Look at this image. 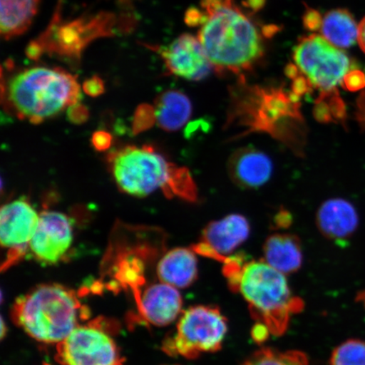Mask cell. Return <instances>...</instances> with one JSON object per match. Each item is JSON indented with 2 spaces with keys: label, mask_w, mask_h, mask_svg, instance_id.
Instances as JSON below:
<instances>
[{
  "label": "cell",
  "mask_w": 365,
  "mask_h": 365,
  "mask_svg": "<svg viewBox=\"0 0 365 365\" xmlns=\"http://www.w3.org/2000/svg\"><path fill=\"white\" fill-rule=\"evenodd\" d=\"M243 365H309V359L299 351H280L263 349L255 353Z\"/></svg>",
  "instance_id": "24"
},
{
  "label": "cell",
  "mask_w": 365,
  "mask_h": 365,
  "mask_svg": "<svg viewBox=\"0 0 365 365\" xmlns=\"http://www.w3.org/2000/svg\"><path fill=\"white\" fill-rule=\"evenodd\" d=\"M160 281L185 289L193 284L197 277V259L193 250L186 248L173 249L163 255L157 268Z\"/></svg>",
  "instance_id": "18"
},
{
  "label": "cell",
  "mask_w": 365,
  "mask_h": 365,
  "mask_svg": "<svg viewBox=\"0 0 365 365\" xmlns=\"http://www.w3.org/2000/svg\"><path fill=\"white\" fill-rule=\"evenodd\" d=\"M358 41L360 48L365 53V17L359 26V36Z\"/></svg>",
  "instance_id": "39"
},
{
  "label": "cell",
  "mask_w": 365,
  "mask_h": 365,
  "mask_svg": "<svg viewBox=\"0 0 365 365\" xmlns=\"http://www.w3.org/2000/svg\"><path fill=\"white\" fill-rule=\"evenodd\" d=\"M202 6L207 15L217 11L219 9L232 6V0H202Z\"/></svg>",
  "instance_id": "34"
},
{
  "label": "cell",
  "mask_w": 365,
  "mask_h": 365,
  "mask_svg": "<svg viewBox=\"0 0 365 365\" xmlns=\"http://www.w3.org/2000/svg\"><path fill=\"white\" fill-rule=\"evenodd\" d=\"M269 333H270V331H269L268 328L263 325V324L259 323L253 330V336L257 341H262L267 339Z\"/></svg>",
  "instance_id": "35"
},
{
  "label": "cell",
  "mask_w": 365,
  "mask_h": 365,
  "mask_svg": "<svg viewBox=\"0 0 365 365\" xmlns=\"http://www.w3.org/2000/svg\"><path fill=\"white\" fill-rule=\"evenodd\" d=\"M62 365H124L116 342L97 322L81 324L57 344Z\"/></svg>",
  "instance_id": "10"
},
{
  "label": "cell",
  "mask_w": 365,
  "mask_h": 365,
  "mask_svg": "<svg viewBox=\"0 0 365 365\" xmlns=\"http://www.w3.org/2000/svg\"><path fill=\"white\" fill-rule=\"evenodd\" d=\"M56 11L47 30L30 43L26 56L38 59L45 53L80 61L81 54L95 39L115 34L118 20L113 14L63 21Z\"/></svg>",
  "instance_id": "7"
},
{
  "label": "cell",
  "mask_w": 365,
  "mask_h": 365,
  "mask_svg": "<svg viewBox=\"0 0 365 365\" xmlns=\"http://www.w3.org/2000/svg\"><path fill=\"white\" fill-rule=\"evenodd\" d=\"M109 163L118 186L130 195L143 197L161 189L190 202L197 197L190 172L168 162L149 145L123 148L111 155Z\"/></svg>",
  "instance_id": "4"
},
{
  "label": "cell",
  "mask_w": 365,
  "mask_h": 365,
  "mask_svg": "<svg viewBox=\"0 0 365 365\" xmlns=\"http://www.w3.org/2000/svg\"><path fill=\"white\" fill-rule=\"evenodd\" d=\"M341 85L345 89L351 91L362 89L365 86V74L354 68L344 76Z\"/></svg>",
  "instance_id": "26"
},
{
  "label": "cell",
  "mask_w": 365,
  "mask_h": 365,
  "mask_svg": "<svg viewBox=\"0 0 365 365\" xmlns=\"http://www.w3.org/2000/svg\"><path fill=\"white\" fill-rule=\"evenodd\" d=\"M250 223L240 214H231L221 220L210 222L204 228L202 241L193 246L195 252L225 262L230 254L248 239Z\"/></svg>",
  "instance_id": "13"
},
{
  "label": "cell",
  "mask_w": 365,
  "mask_h": 365,
  "mask_svg": "<svg viewBox=\"0 0 365 365\" xmlns=\"http://www.w3.org/2000/svg\"><path fill=\"white\" fill-rule=\"evenodd\" d=\"M198 39L219 73L240 74L249 71L263 56L262 41L257 27L232 4L209 15Z\"/></svg>",
  "instance_id": "6"
},
{
  "label": "cell",
  "mask_w": 365,
  "mask_h": 365,
  "mask_svg": "<svg viewBox=\"0 0 365 365\" xmlns=\"http://www.w3.org/2000/svg\"><path fill=\"white\" fill-rule=\"evenodd\" d=\"M293 81L291 93L297 98H300L302 96L310 93L313 88L312 84L310 83L307 76L299 75Z\"/></svg>",
  "instance_id": "30"
},
{
  "label": "cell",
  "mask_w": 365,
  "mask_h": 365,
  "mask_svg": "<svg viewBox=\"0 0 365 365\" xmlns=\"http://www.w3.org/2000/svg\"><path fill=\"white\" fill-rule=\"evenodd\" d=\"M314 115L319 122H340L346 117V108L336 89L322 91L314 108Z\"/></svg>",
  "instance_id": "23"
},
{
  "label": "cell",
  "mask_w": 365,
  "mask_h": 365,
  "mask_svg": "<svg viewBox=\"0 0 365 365\" xmlns=\"http://www.w3.org/2000/svg\"><path fill=\"white\" fill-rule=\"evenodd\" d=\"M155 121L161 129L176 131L190 120L192 104L180 91L168 90L162 93L155 103Z\"/></svg>",
  "instance_id": "20"
},
{
  "label": "cell",
  "mask_w": 365,
  "mask_h": 365,
  "mask_svg": "<svg viewBox=\"0 0 365 365\" xmlns=\"http://www.w3.org/2000/svg\"><path fill=\"white\" fill-rule=\"evenodd\" d=\"M263 35L266 36L267 38H271L272 36L275 35L278 31H279V27L275 25H269L264 26L263 29Z\"/></svg>",
  "instance_id": "40"
},
{
  "label": "cell",
  "mask_w": 365,
  "mask_h": 365,
  "mask_svg": "<svg viewBox=\"0 0 365 365\" xmlns=\"http://www.w3.org/2000/svg\"><path fill=\"white\" fill-rule=\"evenodd\" d=\"M270 158L262 150L245 148L231 155L227 163L230 179L242 189H257L270 180Z\"/></svg>",
  "instance_id": "16"
},
{
  "label": "cell",
  "mask_w": 365,
  "mask_h": 365,
  "mask_svg": "<svg viewBox=\"0 0 365 365\" xmlns=\"http://www.w3.org/2000/svg\"><path fill=\"white\" fill-rule=\"evenodd\" d=\"M136 300L141 316L152 325H170L181 316L182 299L179 290L164 282L148 287Z\"/></svg>",
  "instance_id": "15"
},
{
  "label": "cell",
  "mask_w": 365,
  "mask_h": 365,
  "mask_svg": "<svg viewBox=\"0 0 365 365\" xmlns=\"http://www.w3.org/2000/svg\"><path fill=\"white\" fill-rule=\"evenodd\" d=\"M9 106L21 120L38 124L79 103L81 88L74 76L58 68L34 67L9 81Z\"/></svg>",
  "instance_id": "5"
},
{
  "label": "cell",
  "mask_w": 365,
  "mask_h": 365,
  "mask_svg": "<svg viewBox=\"0 0 365 365\" xmlns=\"http://www.w3.org/2000/svg\"><path fill=\"white\" fill-rule=\"evenodd\" d=\"M68 115L72 122L82 123L88 120V109L77 103L68 108Z\"/></svg>",
  "instance_id": "32"
},
{
  "label": "cell",
  "mask_w": 365,
  "mask_h": 365,
  "mask_svg": "<svg viewBox=\"0 0 365 365\" xmlns=\"http://www.w3.org/2000/svg\"><path fill=\"white\" fill-rule=\"evenodd\" d=\"M227 332V319L220 310L198 305L181 314L176 331L164 341L163 350L173 356L195 359L220 349Z\"/></svg>",
  "instance_id": "8"
},
{
  "label": "cell",
  "mask_w": 365,
  "mask_h": 365,
  "mask_svg": "<svg viewBox=\"0 0 365 365\" xmlns=\"http://www.w3.org/2000/svg\"><path fill=\"white\" fill-rule=\"evenodd\" d=\"M364 74H365V73H364Z\"/></svg>",
  "instance_id": "41"
},
{
  "label": "cell",
  "mask_w": 365,
  "mask_h": 365,
  "mask_svg": "<svg viewBox=\"0 0 365 365\" xmlns=\"http://www.w3.org/2000/svg\"><path fill=\"white\" fill-rule=\"evenodd\" d=\"M240 80L232 89L227 125L244 128L240 135L262 132L303 155L307 127L299 98L280 88L249 86Z\"/></svg>",
  "instance_id": "1"
},
{
  "label": "cell",
  "mask_w": 365,
  "mask_h": 365,
  "mask_svg": "<svg viewBox=\"0 0 365 365\" xmlns=\"http://www.w3.org/2000/svg\"><path fill=\"white\" fill-rule=\"evenodd\" d=\"M209 16L207 13L200 11L197 8H190L185 13V21L191 27L203 26L207 21Z\"/></svg>",
  "instance_id": "29"
},
{
  "label": "cell",
  "mask_w": 365,
  "mask_h": 365,
  "mask_svg": "<svg viewBox=\"0 0 365 365\" xmlns=\"http://www.w3.org/2000/svg\"><path fill=\"white\" fill-rule=\"evenodd\" d=\"M291 215L286 211L280 212L276 217V225L277 227H287L290 225Z\"/></svg>",
  "instance_id": "37"
},
{
  "label": "cell",
  "mask_w": 365,
  "mask_h": 365,
  "mask_svg": "<svg viewBox=\"0 0 365 365\" xmlns=\"http://www.w3.org/2000/svg\"><path fill=\"white\" fill-rule=\"evenodd\" d=\"M321 14L314 9L307 7L304 14L303 23L304 29L310 31H318L322 26Z\"/></svg>",
  "instance_id": "28"
},
{
  "label": "cell",
  "mask_w": 365,
  "mask_h": 365,
  "mask_svg": "<svg viewBox=\"0 0 365 365\" xmlns=\"http://www.w3.org/2000/svg\"><path fill=\"white\" fill-rule=\"evenodd\" d=\"M161 56L172 74L190 81L205 79L213 66L199 39L189 34L179 36L163 48Z\"/></svg>",
  "instance_id": "14"
},
{
  "label": "cell",
  "mask_w": 365,
  "mask_h": 365,
  "mask_svg": "<svg viewBox=\"0 0 365 365\" xmlns=\"http://www.w3.org/2000/svg\"><path fill=\"white\" fill-rule=\"evenodd\" d=\"M74 290L58 284L36 287L16 299L12 318L27 334L44 344H61L88 318Z\"/></svg>",
  "instance_id": "3"
},
{
  "label": "cell",
  "mask_w": 365,
  "mask_h": 365,
  "mask_svg": "<svg viewBox=\"0 0 365 365\" xmlns=\"http://www.w3.org/2000/svg\"><path fill=\"white\" fill-rule=\"evenodd\" d=\"M299 68L298 66L289 63L285 68V74L291 80H294L300 75Z\"/></svg>",
  "instance_id": "38"
},
{
  "label": "cell",
  "mask_w": 365,
  "mask_h": 365,
  "mask_svg": "<svg viewBox=\"0 0 365 365\" xmlns=\"http://www.w3.org/2000/svg\"><path fill=\"white\" fill-rule=\"evenodd\" d=\"M322 34L324 38L336 47L349 48L358 39L359 26L349 11L336 9L324 17Z\"/></svg>",
  "instance_id": "22"
},
{
  "label": "cell",
  "mask_w": 365,
  "mask_h": 365,
  "mask_svg": "<svg viewBox=\"0 0 365 365\" xmlns=\"http://www.w3.org/2000/svg\"><path fill=\"white\" fill-rule=\"evenodd\" d=\"M317 223L319 232L327 239L342 241L350 238L357 230L359 216L348 200L331 199L319 207Z\"/></svg>",
  "instance_id": "17"
},
{
  "label": "cell",
  "mask_w": 365,
  "mask_h": 365,
  "mask_svg": "<svg viewBox=\"0 0 365 365\" xmlns=\"http://www.w3.org/2000/svg\"><path fill=\"white\" fill-rule=\"evenodd\" d=\"M155 121L154 108L148 105H143L136 112L135 130H141L149 127Z\"/></svg>",
  "instance_id": "27"
},
{
  "label": "cell",
  "mask_w": 365,
  "mask_h": 365,
  "mask_svg": "<svg viewBox=\"0 0 365 365\" xmlns=\"http://www.w3.org/2000/svg\"><path fill=\"white\" fill-rule=\"evenodd\" d=\"M112 137L104 131L96 132L93 137V143L96 149L103 150L110 147Z\"/></svg>",
  "instance_id": "33"
},
{
  "label": "cell",
  "mask_w": 365,
  "mask_h": 365,
  "mask_svg": "<svg viewBox=\"0 0 365 365\" xmlns=\"http://www.w3.org/2000/svg\"><path fill=\"white\" fill-rule=\"evenodd\" d=\"M40 0H0V33L11 39L29 29Z\"/></svg>",
  "instance_id": "21"
},
{
  "label": "cell",
  "mask_w": 365,
  "mask_h": 365,
  "mask_svg": "<svg viewBox=\"0 0 365 365\" xmlns=\"http://www.w3.org/2000/svg\"><path fill=\"white\" fill-rule=\"evenodd\" d=\"M243 4L253 12L261 11L266 4V0H244Z\"/></svg>",
  "instance_id": "36"
},
{
  "label": "cell",
  "mask_w": 365,
  "mask_h": 365,
  "mask_svg": "<svg viewBox=\"0 0 365 365\" xmlns=\"http://www.w3.org/2000/svg\"><path fill=\"white\" fill-rule=\"evenodd\" d=\"M72 242L73 227L70 219L61 212L46 211L40 215L29 248L38 262L56 264L66 257Z\"/></svg>",
  "instance_id": "12"
},
{
  "label": "cell",
  "mask_w": 365,
  "mask_h": 365,
  "mask_svg": "<svg viewBox=\"0 0 365 365\" xmlns=\"http://www.w3.org/2000/svg\"><path fill=\"white\" fill-rule=\"evenodd\" d=\"M264 262L284 275L299 270L303 262L299 239L289 234L269 237L264 245Z\"/></svg>",
  "instance_id": "19"
},
{
  "label": "cell",
  "mask_w": 365,
  "mask_h": 365,
  "mask_svg": "<svg viewBox=\"0 0 365 365\" xmlns=\"http://www.w3.org/2000/svg\"><path fill=\"white\" fill-rule=\"evenodd\" d=\"M294 59L313 88L322 91L336 89L354 67L344 51L318 35L301 38L294 50Z\"/></svg>",
  "instance_id": "9"
},
{
  "label": "cell",
  "mask_w": 365,
  "mask_h": 365,
  "mask_svg": "<svg viewBox=\"0 0 365 365\" xmlns=\"http://www.w3.org/2000/svg\"><path fill=\"white\" fill-rule=\"evenodd\" d=\"M39 217L33 205L23 199L14 200L1 208L0 240L3 247L9 250L3 270L24 257L38 226Z\"/></svg>",
  "instance_id": "11"
},
{
  "label": "cell",
  "mask_w": 365,
  "mask_h": 365,
  "mask_svg": "<svg viewBox=\"0 0 365 365\" xmlns=\"http://www.w3.org/2000/svg\"><path fill=\"white\" fill-rule=\"evenodd\" d=\"M83 89L86 94L93 96V97H97V96L103 93V82L98 76L91 77V79L86 81L83 84Z\"/></svg>",
  "instance_id": "31"
},
{
  "label": "cell",
  "mask_w": 365,
  "mask_h": 365,
  "mask_svg": "<svg viewBox=\"0 0 365 365\" xmlns=\"http://www.w3.org/2000/svg\"><path fill=\"white\" fill-rule=\"evenodd\" d=\"M242 263L238 257L227 258L225 262L231 289L243 295L259 323L273 334H282L292 314L303 309V301L292 294L284 274L266 262Z\"/></svg>",
  "instance_id": "2"
},
{
  "label": "cell",
  "mask_w": 365,
  "mask_h": 365,
  "mask_svg": "<svg viewBox=\"0 0 365 365\" xmlns=\"http://www.w3.org/2000/svg\"><path fill=\"white\" fill-rule=\"evenodd\" d=\"M331 365H365V341H346L333 351Z\"/></svg>",
  "instance_id": "25"
}]
</instances>
